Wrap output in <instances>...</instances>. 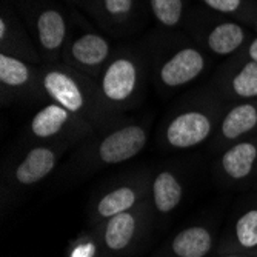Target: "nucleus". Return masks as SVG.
I'll list each match as a JSON object with an SVG mask.
<instances>
[{"mask_svg":"<svg viewBox=\"0 0 257 257\" xmlns=\"http://www.w3.org/2000/svg\"><path fill=\"white\" fill-rule=\"evenodd\" d=\"M145 145V130L137 125H130L106 136L99 147V156L105 163H120L137 156Z\"/></svg>","mask_w":257,"mask_h":257,"instance_id":"nucleus-1","label":"nucleus"},{"mask_svg":"<svg viewBox=\"0 0 257 257\" xmlns=\"http://www.w3.org/2000/svg\"><path fill=\"white\" fill-rule=\"evenodd\" d=\"M213 130L211 120L199 111L183 112L170 123L167 139L174 148H191L202 144Z\"/></svg>","mask_w":257,"mask_h":257,"instance_id":"nucleus-2","label":"nucleus"},{"mask_svg":"<svg viewBox=\"0 0 257 257\" xmlns=\"http://www.w3.org/2000/svg\"><path fill=\"white\" fill-rule=\"evenodd\" d=\"M205 68V57L196 48H183L173 54L160 68V79L170 88H177L194 80Z\"/></svg>","mask_w":257,"mask_h":257,"instance_id":"nucleus-3","label":"nucleus"},{"mask_svg":"<svg viewBox=\"0 0 257 257\" xmlns=\"http://www.w3.org/2000/svg\"><path fill=\"white\" fill-rule=\"evenodd\" d=\"M137 85V66L131 59L119 57L109 63L102 79V89L112 102L126 100Z\"/></svg>","mask_w":257,"mask_h":257,"instance_id":"nucleus-4","label":"nucleus"},{"mask_svg":"<svg viewBox=\"0 0 257 257\" xmlns=\"http://www.w3.org/2000/svg\"><path fill=\"white\" fill-rule=\"evenodd\" d=\"M43 88L48 94L69 112L83 108L85 99L77 82L63 71H50L43 77Z\"/></svg>","mask_w":257,"mask_h":257,"instance_id":"nucleus-5","label":"nucleus"},{"mask_svg":"<svg viewBox=\"0 0 257 257\" xmlns=\"http://www.w3.org/2000/svg\"><path fill=\"white\" fill-rule=\"evenodd\" d=\"M257 162V142L243 140L225 151L222 157V168L231 179H246Z\"/></svg>","mask_w":257,"mask_h":257,"instance_id":"nucleus-6","label":"nucleus"},{"mask_svg":"<svg viewBox=\"0 0 257 257\" xmlns=\"http://www.w3.org/2000/svg\"><path fill=\"white\" fill-rule=\"evenodd\" d=\"M71 57L82 66L97 68L109 56V43L99 34L88 33L77 37L71 45Z\"/></svg>","mask_w":257,"mask_h":257,"instance_id":"nucleus-7","label":"nucleus"},{"mask_svg":"<svg viewBox=\"0 0 257 257\" xmlns=\"http://www.w3.org/2000/svg\"><path fill=\"white\" fill-rule=\"evenodd\" d=\"M56 165V154L48 148H34L31 150L25 160L17 167L16 177L22 185H33L48 176Z\"/></svg>","mask_w":257,"mask_h":257,"instance_id":"nucleus-8","label":"nucleus"},{"mask_svg":"<svg viewBox=\"0 0 257 257\" xmlns=\"http://www.w3.org/2000/svg\"><path fill=\"white\" fill-rule=\"evenodd\" d=\"M257 128V105L243 102L231 108L222 122V134L226 140H237Z\"/></svg>","mask_w":257,"mask_h":257,"instance_id":"nucleus-9","label":"nucleus"},{"mask_svg":"<svg viewBox=\"0 0 257 257\" xmlns=\"http://www.w3.org/2000/svg\"><path fill=\"white\" fill-rule=\"evenodd\" d=\"M37 36L46 53L60 51L66 36V23L63 16L56 10H45L37 19Z\"/></svg>","mask_w":257,"mask_h":257,"instance_id":"nucleus-10","label":"nucleus"},{"mask_svg":"<svg viewBox=\"0 0 257 257\" xmlns=\"http://www.w3.org/2000/svg\"><path fill=\"white\" fill-rule=\"evenodd\" d=\"M246 31L234 22H223L211 30L208 34L206 45L217 56H226L237 51L243 45Z\"/></svg>","mask_w":257,"mask_h":257,"instance_id":"nucleus-11","label":"nucleus"},{"mask_svg":"<svg viewBox=\"0 0 257 257\" xmlns=\"http://www.w3.org/2000/svg\"><path fill=\"white\" fill-rule=\"evenodd\" d=\"M211 248V234L200 226L186 228L173 240V251L179 257H203Z\"/></svg>","mask_w":257,"mask_h":257,"instance_id":"nucleus-12","label":"nucleus"},{"mask_svg":"<svg viewBox=\"0 0 257 257\" xmlns=\"http://www.w3.org/2000/svg\"><path fill=\"white\" fill-rule=\"evenodd\" d=\"M156 208L160 213H170L182 199V186L171 173H160L153 185Z\"/></svg>","mask_w":257,"mask_h":257,"instance_id":"nucleus-13","label":"nucleus"},{"mask_svg":"<svg viewBox=\"0 0 257 257\" xmlns=\"http://www.w3.org/2000/svg\"><path fill=\"white\" fill-rule=\"evenodd\" d=\"M69 117V111L60 105H48L40 109L31 122V131L40 139L57 134Z\"/></svg>","mask_w":257,"mask_h":257,"instance_id":"nucleus-14","label":"nucleus"},{"mask_svg":"<svg viewBox=\"0 0 257 257\" xmlns=\"http://www.w3.org/2000/svg\"><path fill=\"white\" fill-rule=\"evenodd\" d=\"M136 229V219L130 213H120L108 220L105 231V243L108 248L119 251L123 249L133 239Z\"/></svg>","mask_w":257,"mask_h":257,"instance_id":"nucleus-15","label":"nucleus"},{"mask_svg":"<svg viewBox=\"0 0 257 257\" xmlns=\"http://www.w3.org/2000/svg\"><path fill=\"white\" fill-rule=\"evenodd\" d=\"M231 91L239 99H257V62H245L231 79Z\"/></svg>","mask_w":257,"mask_h":257,"instance_id":"nucleus-16","label":"nucleus"},{"mask_svg":"<svg viewBox=\"0 0 257 257\" xmlns=\"http://www.w3.org/2000/svg\"><path fill=\"white\" fill-rule=\"evenodd\" d=\"M136 202V194L131 188L128 186H122V188L114 190L112 193L106 194L97 209H99V214L103 217H112V216H117L120 213H126L128 209L134 205Z\"/></svg>","mask_w":257,"mask_h":257,"instance_id":"nucleus-17","label":"nucleus"},{"mask_svg":"<svg viewBox=\"0 0 257 257\" xmlns=\"http://www.w3.org/2000/svg\"><path fill=\"white\" fill-rule=\"evenodd\" d=\"M0 80L7 86H22L30 80V68L22 60L4 53L0 56Z\"/></svg>","mask_w":257,"mask_h":257,"instance_id":"nucleus-18","label":"nucleus"},{"mask_svg":"<svg viewBox=\"0 0 257 257\" xmlns=\"http://www.w3.org/2000/svg\"><path fill=\"white\" fill-rule=\"evenodd\" d=\"M150 5L154 17L163 27L173 28L182 19L183 14L182 0H150Z\"/></svg>","mask_w":257,"mask_h":257,"instance_id":"nucleus-19","label":"nucleus"},{"mask_svg":"<svg viewBox=\"0 0 257 257\" xmlns=\"http://www.w3.org/2000/svg\"><path fill=\"white\" fill-rule=\"evenodd\" d=\"M236 237L239 245L246 249L257 246V209H249L237 220Z\"/></svg>","mask_w":257,"mask_h":257,"instance_id":"nucleus-20","label":"nucleus"},{"mask_svg":"<svg viewBox=\"0 0 257 257\" xmlns=\"http://www.w3.org/2000/svg\"><path fill=\"white\" fill-rule=\"evenodd\" d=\"M105 11L111 17H126L133 8L134 0H102Z\"/></svg>","mask_w":257,"mask_h":257,"instance_id":"nucleus-21","label":"nucleus"},{"mask_svg":"<svg viewBox=\"0 0 257 257\" xmlns=\"http://www.w3.org/2000/svg\"><path fill=\"white\" fill-rule=\"evenodd\" d=\"M203 4L214 11H219L223 14H231V13H236L242 8L243 0H203Z\"/></svg>","mask_w":257,"mask_h":257,"instance_id":"nucleus-22","label":"nucleus"},{"mask_svg":"<svg viewBox=\"0 0 257 257\" xmlns=\"http://www.w3.org/2000/svg\"><path fill=\"white\" fill-rule=\"evenodd\" d=\"M248 60L257 62V37L248 46Z\"/></svg>","mask_w":257,"mask_h":257,"instance_id":"nucleus-23","label":"nucleus"},{"mask_svg":"<svg viewBox=\"0 0 257 257\" xmlns=\"http://www.w3.org/2000/svg\"><path fill=\"white\" fill-rule=\"evenodd\" d=\"M0 39H2V42H5L7 39V20L5 19H0Z\"/></svg>","mask_w":257,"mask_h":257,"instance_id":"nucleus-24","label":"nucleus"},{"mask_svg":"<svg viewBox=\"0 0 257 257\" xmlns=\"http://www.w3.org/2000/svg\"><path fill=\"white\" fill-rule=\"evenodd\" d=\"M226 257H236V255H226Z\"/></svg>","mask_w":257,"mask_h":257,"instance_id":"nucleus-25","label":"nucleus"}]
</instances>
